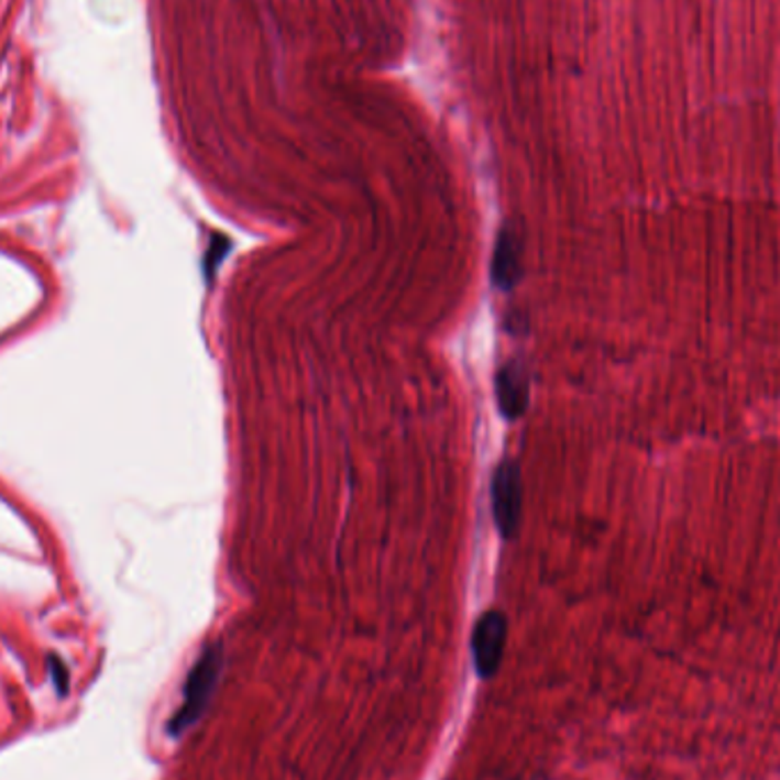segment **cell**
I'll return each mask as SVG.
<instances>
[{"mask_svg":"<svg viewBox=\"0 0 780 780\" xmlns=\"http://www.w3.org/2000/svg\"><path fill=\"white\" fill-rule=\"evenodd\" d=\"M491 509L501 535L512 539L523 512V482L520 465L516 461H505L495 468L491 482Z\"/></svg>","mask_w":780,"mask_h":780,"instance_id":"obj_2","label":"cell"},{"mask_svg":"<svg viewBox=\"0 0 780 780\" xmlns=\"http://www.w3.org/2000/svg\"><path fill=\"white\" fill-rule=\"evenodd\" d=\"M229 249H231L229 238H224V235H212L210 252H208V256H206V274H208V276H212L215 270L220 267L222 259L229 254Z\"/></svg>","mask_w":780,"mask_h":780,"instance_id":"obj_6","label":"cell"},{"mask_svg":"<svg viewBox=\"0 0 780 780\" xmlns=\"http://www.w3.org/2000/svg\"><path fill=\"white\" fill-rule=\"evenodd\" d=\"M495 388H497V404H501L503 416L509 420L520 418L529 404V377L525 365L518 359L501 367L495 380Z\"/></svg>","mask_w":780,"mask_h":780,"instance_id":"obj_4","label":"cell"},{"mask_svg":"<svg viewBox=\"0 0 780 780\" xmlns=\"http://www.w3.org/2000/svg\"><path fill=\"white\" fill-rule=\"evenodd\" d=\"M507 644V618L501 612H486L473 630V660L480 678H491L503 662Z\"/></svg>","mask_w":780,"mask_h":780,"instance_id":"obj_3","label":"cell"},{"mask_svg":"<svg viewBox=\"0 0 780 780\" xmlns=\"http://www.w3.org/2000/svg\"><path fill=\"white\" fill-rule=\"evenodd\" d=\"M520 259H523V244L518 233L507 227L497 235V244L493 252L491 276L493 284L503 290H512L520 278Z\"/></svg>","mask_w":780,"mask_h":780,"instance_id":"obj_5","label":"cell"},{"mask_svg":"<svg viewBox=\"0 0 780 780\" xmlns=\"http://www.w3.org/2000/svg\"><path fill=\"white\" fill-rule=\"evenodd\" d=\"M48 667H51V675H53V684H55L57 694L65 696V694H67V688H69L67 667L62 664V660H57V658H51V660H48Z\"/></svg>","mask_w":780,"mask_h":780,"instance_id":"obj_7","label":"cell"},{"mask_svg":"<svg viewBox=\"0 0 780 780\" xmlns=\"http://www.w3.org/2000/svg\"><path fill=\"white\" fill-rule=\"evenodd\" d=\"M222 664H224V652L220 644H212L201 652V658L197 660L190 675L185 680L183 703L176 710L174 719L169 722L172 735H183L187 728H193L201 719V714L206 712L212 692L217 688V680H220Z\"/></svg>","mask_w":780,"mask_h":780,"instance_id":"obj_1","label":"cell"}]
</instances>
